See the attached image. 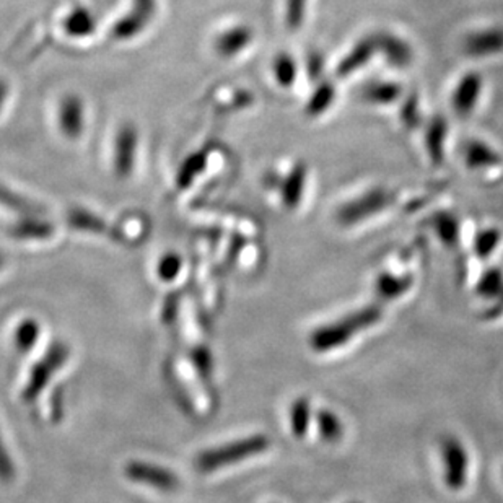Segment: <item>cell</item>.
Instances as JSON below:
<instances>
[{
	"label": "cell",
	"instance_id": "cell-10",
	"mask_svg": "<svg viewBox=\"0 0 503 503\" xmlns=\"http://www.w3.org/2000/svg\"><path fill=\"white\" fill-rule=\"evenodd\" d=\"M376 54H378V51H376L374 33L360 38V40L340 57V61H339L338 66H336V77L344 80V78L354 75L358 70L365 69V67L372 62V59H374Z\"/></svg>",
	"mask_w": 503,
	"mask_h": 503
},
{
	"label": "cell",
	"instance_id": "cell-32",
	"mask_svg": "<svg viewBox=\"0 0 503 503\" xmlns=\"http://www.w3.org/2000/svg\"><path fill=\"white\" fill-rule=\"evenodd\" d=\"M178 308H180V294H170L166 296L165 304H163V313L162 318L165 324H172L178 314Z\"/></svg>",
	"mask_w": 503,
	"mask_h": 503
},
{
	"label": "cell",
	"instance_id": "cell-28",
	"mask_svg": "<svg viewBox=\"0 0 503 503\" xmlns=\"http://www.w3.org/2000/svg\"><path fill=\"white\" fill-rule=\"evenodd\" d=\"M192 362H194V366H196L198 374L200 375V378H202L204 382H210L214 364H212V356H210L208 349H194V352H192Z\"/></svg>",
	"mask_w": 503,
	"mask_h": 503
},
{
	"label": "cell",
	"instance_id": "cell-33",
	"mask_svg": "<svg viewBox=\"0 0 503 503\" xmlns=\"http://www.w3.org/2000/svg\"><path fill=\"white\" fill-rule=\"evenodd\" d=\"M503 314V288L502 292L497 296L495 298V304L490 306V308H487V312L484 313V318L486 320H494V318H499V316H502Z\"/></svg>",
	"mask_w": 503,
	"mask_h": 503
},
{
	"label": "cell",
	"instance_id": "cell-27",
	"mask_svg": "<svg viewBox=\"0 0 503 503\" xmlns=\"http://www.w3.org/2000/svg\"><path fill=\"white\" fill-rule=\"evenodd\" d=\"M51 234V226L41 222H23L13 228V234L18 238H46Z\"/></svg>",
	"mask_w": 503,
	"mask_h": 503
},
{
	"label": "cell",
	"instance_id": "cell-21",
	"mask_svg": "<svg viewBox=\"0 0 503 503\" xmlns=\"http://www.w3.org/2000/svg\"><path fill=\"white\" fill-rule=\"evenodd\" d=\"M503 288V269L500 266H492L482 272L476 284V294L484 300H495Z\"/></svg>",
	"mask_w": 503,
	"mask_h": 503
},
{
	"label": "cell",
	"instance_id": "cell-11",
	"mask_svg": "<svg viewBox=\"0 0 503 503\" xmlns=\"http://www.w3.org/2000/svg\"><path fill=\"white\" fill-rule=\"evenodd\" d=\"M460 155L463 163L471 172H486L502 163L500 154L481 139L464 140L461 146Z\"/></svg>",
	"mask_w": 503,
	"mask_h": 503
},
{
	"label": "cell",
	"instance_id": "cell-15",
	"mask_svg": "<svg viewBox=\"0 0 503 503\" xmlns=\"http://www.w3.org/2000/svg\"><path fill=\"white\" fill-rule=\"evenodd\" d=\"M306 178H308V168L304 163H296L290 173L286 178L280 180V196L282 202L287 208L294 210L300 206V202L304 199V186H306Z\"/></svg>",
	"mask_w": 503,
	"mask_h": 503
},
{
	"label": "cell",
	"instance_id": "cell-13",
	"mask_svg": "<svg viewBox=\"0 0 503 503\" xmlns=\"http://www.w3.org/2000/svg\"><path fill=\"white\" fill-rule=\"evenodd\" d=\"M448 139V121L442 114H435L427 122L426 132H424V142H426L427 156L432 165L440 168L445 163V148Z\"/></svg>",
	"mask_w": 503,
	"mask_h": 503
},
{
	"label": "cell",
	"instance_id": "cell-26",
	"mask_svg": "<svg viewBox=\"0 0 503 503\" xmlns=\"http://www.w3.org/2000/svg\"><path fill=\"white\" fill-rule=\"evenodd\" d=\"M182 260L178 254L170 252L166 254L163 260H160L158 264V276L165 282H172L174 278H178L180 270H181Z\"/></svg>",
	"mask_w": 503,
	"mask_h": 503
},
{
	"label": "cell",
	"instance_id": "cell-3",
	"mask_svg": "<svg viewBox=\"0 0 503 503\" xmlns=\"http://www.w3.org/2000/svg\"><path fill=\"white\" fill-rule=\"evenodd\" d=\"M398 199L396 192L384 186H375L368 191L362 192L354 199L344 202L336 212L339 225L356 226L368 218L380 216L386 208H390Z\"/></svg>",
	"mask_w": 503,
	"mask_h": 503
},
{
	"label": "cell",
	"instance_id": "cell-36",
	"mask_svg": "<svg viewBox=\"0 0 503 503\" xmlns=\"http://www.w3.org/2000/svg\"><path fill=\"white\" fill-rule=\"evenodd\" d=\"M352 503H357V502H352Z\"/></svg>",
	"mask_w": 503,
	"mask_h": 503
},
{
	"label": "cell",
	"instance_id": "cell-6",
	"mask_svg": "<svg viewBox=\"0 0 503 503\" xmlns=\"http://www.w3.org/2000/svg\"><path fill=\"white\" fill-rule=\"evenodd\" d=\"M461 52L471 59H487L503 52V26H487L471 31L461 41Z\"/></svg>",
	"mask_w": 503,
	"mask_h": 503
},
{
	"label": "cell",
	"instance_id": "cell-24",
	"mask_svg": "<svg viewBox=\"0 0 503 503\" xmlns=\"http://www.w3.org/2000/svg\"><path fill=\"white\" fill-rule=\"evenodd\" d=\"M274 74L276 80L282 87H292L296 80V62L290 54H280L274 61Z\"/></svg>",
	"mask_w": 503,
	"mask_h": 503
},
{
	"label": "cell",
	"instance_id": "cell-8",
	"mask_svg": "<svg viewBox=\"0 0 503 503\" xmlns=\"http://www.w3.org/2000/svg\"><path fill=\"white\" fill-rule=\"evenodd\" d=\"M484 77L476 70H469L458 80L456 87L453 90L452 104L453 113L460 119H468L474 110L478 108L479 100L482 96Z\"/></svg>",
	"mask_w": 503,
	"mask_h": 503
},
{
	"label": "cell",
	"instance_id": "cell-25",
	"mask_svg": "<svg viewBox=\"0 0 503 503\" xmlns=\"http://www.w3.org/2000/svg\"><path fill=\"white\" fill-rule=\"evenodd\" d=\"M70 225L75 226V228H80V230H88V232H93V234H104L106 230V225L101 220L90 216L87 212H74L70 216Z\"/></svg>",
	"mask_w": 503,
	"mask_h": 503
},
{
	"label": "cell",
	"instance_id": "cell-9",
	"mask_svg": "<svg viewBox=\"0 0 503 503\" xmlns=\"http://www.w3.org/2000/svg\"><path fill=\"white\" fill-rule=\"evenodd\" d=\"M126 476L134 482L147 484L165 492H172L180 487V478L170 469L160 468L140 461H132L126 466Z\"/></svg>",
	"mask_w": 503,
	"mask_h": 503
},
{
	"label": "cell",
	"instance_id": "cell-16",
	"mask_svg": "<svg viewBox=\"0 0 503 503\" xmlns=\"http://www.w3.org/2000/svg\"><path fill=\"white\" fill-rule=\"evenodd\" d=\"M428 226L448 250H456L460 243L461 225L458 217L450 210H438L428 218Z\"/></svg>",
	"mask_w": 503,
	"mask_h": 503
},
{
	"label": "cell",
	"instance_id": "cell-14",
	"mask_svg": "<svg viewBox=\"0 0 503 503\" xmlns=\"http://www.w3.org/2000/svg\"><path fill=\"white\" fill-rule=\"evenodd\" d=\"M412 286H414V278L410 274L396 276L391 272H380L375 278V298L382 304L396 302L401 296H406Z\"/></svg>",
	"mask_w": 503,
	"mask_h": 503
},
{
	"label": "cell",
	"instance_id": "cell-31",
	"mask_svg": "<svg viewBox=\"0 0 503 503\" xmlns=\"http://www.w3.org/2000/svg\"><path fill=\"white\" fill-rule=\"evenodd\" d=\"M13 478H15V466H13V461L10 460L7 448L0 437V479L10 482Z\"/></svg>",
	"mask_w": 503,
	"mask_h": 503
},
{
	"label": "cell",
	"instance_id": "cell-19",
	"mask_svg": "<svg viewBox=\"0 0 503 503\" xmlns=\"http://www.w3.org/2000/svg\"><path fill=\"white\" fill-rule=\"evenodd\" d=\"M500 242H502V230L497 226H487L479 230L474 236L472 252L479 260H487L494 254Z\"/></svg>",
	"mask_w": 503,
	"mask_h": 503
},
{
	"label": "cell",
	"instance_id": "cell-20",
	"mask_svg": "<svg viewBox=\"0 0 503 503\" xmlns=\"http://www.w3.org/2000/svg\"><path fill=\"white\" fill-rule=\"evenodd\" d=\"M310 422H312V402L308 398H298L294 401L292 408H290V427H292V434L296 438H302L308 434L310 430Z\"/></svg>",
	"mask_w": 503,
	"mask_h": 503
},
{
	"label": "cell",
	"instance_id": "cell-30",
	"mask_svg": "<svg viewBox=\"0 0 503 503\" xmlns=\"http://www.w3.org/2000/svg\"><path fill=\"white\" fill-rule=\"evenodd\" d=\"M306 74H308V78L313 80V82H320V80H322V74H324V57H322V52L313 51L312 54H308V59H306Z\"/></svg>",
	"mask_w": 503,
	"mask_h": 503
},
{
	"label": "cell",
	"instance_id": "cell-17",
	"mask_svg": "<svg viewBox=\"0 0 503 503\" xmlns=\"http://www.w3.org/2000/svg\"><path fill=\"white\" fill-rule=\"evenodd\" d=\"M336 98H338V87L334 85V82L330 78H322L308 98L304 113L310 118H320L326 111H330L331 106L336 103Z\"/></svg>",
	"mask_w": 503,
	"mask_h": 503
},
{
	"label": "cell",
	"instance_id": "cell-2",
	"mask_svg": "<svg viewBox=\"0 0 503 503\" xmlns=\"http://www.w3.org/2000/svg\"><path fill=\"white\" fill-rule=\"evenodd\" d=\"M270 446L269 437L266 435H252L248 438H242L238 442L226 443L214 450L200 453L196 460V468L200 472H212L220 468H225L232 463L248 460L266 452Z\"/></svg>",
	"mask_w": 503,
	"mask_h": 503
},
{
	"label": "cell",
	"instance_id": "cell-22",
	"mask_svg": "<svg viewBox=\"0 0 503 503\" xmlns=\"http://www.w3.org/2000/svg\"><path fill=\"white\" fill-rule=\"evenodd\" d=\"M400 121L408 130H416L424 124L420 100L417 93L402 96L400 108Z\"/></svg>",
	"mask_w": 503,
	"mask_h": 503
},
{
	"label": "cell",
	"instance_id": "cell-35",
	"mask_svg": "<svg viewBox=\"0 0 503 503\" xmlns=\"http://www.w3.org/2000/svg\"><path fill=\"white\" fill-rule=\"evenodd\" d=\"M2 264H4V258L0 256V268H2Z\"/></svg>",
	"mask_w": 503,
	"mask_h": 503
},
{
	"label": "cell",
	"instance_id": "cell-29",
	"mask_svg": "<svg viewBox=\"0 0 503 503\" xmlns=\"http://www.w3.org/2000/svg\"><path fill=\"white\" fill-rule=\"evenodd\" d=\"M308 0H287V23L290 28H300L304 23Z\"/></svg>",
	"mask_w": 503,
	"mask_h": 503
},
{
	"label": "cell",
	"instance_id": "cell-7",
	"mask_svg": "<svg viewBox=\"0 0 503 503\" xmlns=\"http://www.w3.org/2000/svg\"><path fill=\"white\" fill-rule=\"evenodd\" d=\"M374 36L376 51L393 69H409L416 61V52L408 40L386 30L375 31Z\"/></svg>",
	"mask_w": 503,
	"mask_h": 503
},
{
	"label": "cell",
	"instance_id": "cell-12",
	"mask_svg": "<svg viewBox=\"0 0 503 503\" xmlns=\"http://www.w3.org/2000/svg\"><path fill=\"white\" fill-rule=\"evenodd\" d=\"M404 96V87L394 80H370L358 88V100L372 106H390Z\"/></svg>",
	"mask_w": 503,
	"mask_h": 503
},
{
	"label": "cell",
	"instance_id": "cell-18",
	"mask_svg": "<svg viewBox=\"0 0 503 503\" xmlns=\"http://www.w3.org/2000/svg\"><path fill=\"white\" fill-rule=\"evenodd\" d=\"M316 427H318V434L322 437V442L330 443V445L340 442L346 434L344 422L331 409H320L316 412Z\"/></svg>",
	"mask_w": 503,
	"mask_h": 503
},
{
	"label": "cell",
	"instance_id": "cell-4",
	"mask_svg": "<svg viewBox=\"0 0 503 503\" xmlns=\"http://www.w3.org/2000/svg\"><path fill=\"white\" fill-rule=\"evenodd\" d=\"M440 454L443 461V481L452 490H461L468 482L469 454L464 445L454 435L440 438Z\"/></svg>",
	"mask_w": 503,
	"mask_h": 503
},
{
	"label": "cell",
	"instance_id": "cell-1",
	"mask_svg": "<svg viewBox=\"0 0 503 503\" xmlns=\"http://www.w3.org/2000/svg\"><path fill=\"white\" fill-rule=\"evenodd\" d=\"M383 304L375 302L358 308L356 312L349 313L336 322L322 324L310 334V346L318 354L332 352L336 349L346 346L352 340L357 332L370 330L382 322Z\"/></svg>",
	"mask_w": 503,
	"mask_h": 503
},
{
	"label": "cell",
	"instance_id": "cell-5",
	"mask_svg": "<svg viewBox=\"0 0 503 503\" xmlns=\"http://www.w3.org/2000/svg\"><path fill=\"white\" fill-rule=\"evenodd\" d=\"M67 358H69L67 346L61 344V342H54L51 348L48 349V352L44 354L43 358L33 366L22 398L26 402L35 401L41 394V391L46 388L48 382L51 380L52 375L56 374L62 365L67 362Z\"/></svg>",
	"mask_w": 503,
	"mask_h": 503
},
{
	"label": "cell",
	"instance_id": "cell-23",
	"mask_svg": "<svg viewBox=\"0 0 503 503\" xmlns=\"http://www.w3.org/2000/svg\"><path fill=\"white\" fill-rule=\"evenodd\" d=\"M40 332H41L40 324L35 320H25L22 322L15 332V346H17L18 352L26 354L35 348V344L40 339Z\"/></svg>",
	"mask_w": 503,
	"mask_h": 503
},
{
	"label": "cell",
	"instance_id": "cell-34",
	"mask_svg": "<svg viewBox=\"0 0 503 503\" xmlns=\"http://www.w3.org/2000/svg\"><path fill=\"white\" fill-rule=\"evenodd\" d=\"M52 412L57 417H61L62 414V401L61 393H56L54 394V408H52Z\"/></svg>",
	"mask_w": 503,
	"mask_h": 503
}]
</instances>
